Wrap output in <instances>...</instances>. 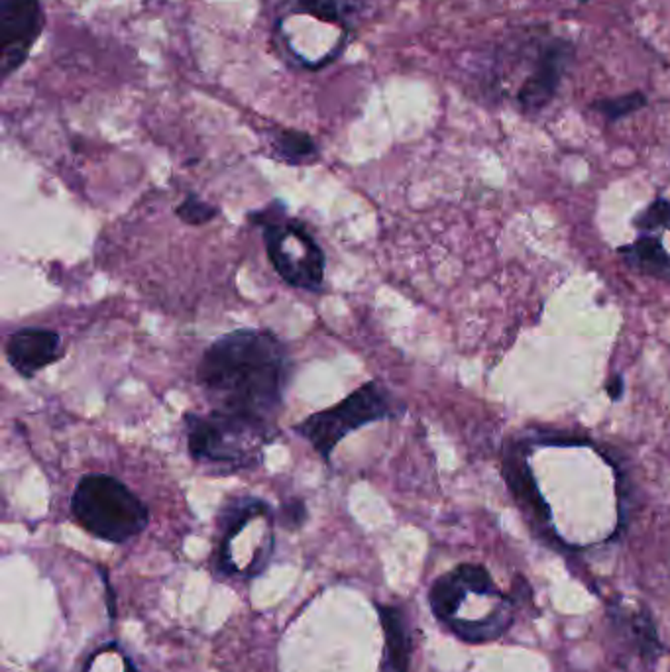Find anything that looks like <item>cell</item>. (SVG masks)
<instances>
[{
	"mask_svg": "<svg viewBox=\"0 0 670 672\" xmlns=\"http://www.w3.org/2000/svg\"><path fill=\"white\" fill-rule=\"evenodd\" d=\"M274 513L272 508L260 498H235L230 499L218 515V549H216V568L218 572H225V568L232 561V557L238 552L242 542H246L250 551V559L254 566V574L264 571L272 552L256 547L254 542H248V535H252L256 529H260L264 523L272 521Z\"/></svg>",
	"mask_w": 670,
	"mask_h": 672,
	"instance_id": "6",
	"label": "cell"
},
{
	"mask_svg": "<svg viewBox=\"0 0 670 672\" xmlns=\"http://www.w3.org/2000/svg\"><path fill=\"white\" fill-rule=\"evenodd\" d=\"M466 593L468 588L462 583V578L456 574V571L441 576L433 584L429 593V602L434 615L445 624L453 622L460 610V605L466 600Z\"/></svg>",
	"mask_w": 670,
	"mask_h": 672,
	"instance_id": "14",
	"label": "cell"
},
{
	"mask_svg": "<svg viewBox=\"0 0 670 672\" xmlns=\"http://www.w3.org/2000/svg\"><path fill=\"white\" fill-rule=\"evenodd\" d=\"M504 478L515 501L540 525L550 523V508L539 492L531 467L527 464L523 445H511L504 455Z\"/></svg>",
	"mask_w": 670,
	"mask_h": 672,
	"instance_id": "11",
	"label": "cell"
},
{
	"mask_svg": "<svg viewBox=\"0 0 670 672\" xmlns=\"http://www.w3.org/2000/svg\"><path fill=\"white\" fill-rule=\"evenodd\" d=\"M71 513L85 531L126 542L148 527L150 511L131 488L110 474H87L71 496Z\"/></svg>",
	"mask_w": 670,
	"mask_h": 672,
	"instance_id": "3",
	"label": "cell"
},
{
	"mask_svg": "<svg viewBox=\"0 0 670 672\" xmlns=\"http://www.w3.org/2000/svg\"><path fill=\"white\" fill-rule=\"evenodd\" d=\"M645 105H647V97L639 93V90H633V93L620 95L613 99H600L596 102H591L590 109L602 114L608 122H617V121L625 119V116L641 110Z\"/></svg>",
	"mask_w": 670,
	"mask_h": 672,
	"instance_id": "17",
	"label": "cell"
},
{
	"mask_svg": "<svg viewBox=\"0 0 670 672\" xmlns=\"http://www.w3.org/2000/svg\"><path fill=\"white\" fill-rule=\"evenodd\" d=\"M574 44L564 37H543L535 46L531 68L518 89V105L535 114L547 109L557 97L566 71L574 61Z\"/></svg>",
	"mask_w": 670,
	"mask_h": 672,
	"instance_id": "8",
	"label": "cell"
},
{
	"mask_svg": "<svg viewBox=\"0 0 670 672\" xmlns=\"http://www.w3.org/2000/svg\"><path fill=\"white\" fill-rule=\"evenodd\" d=\"M175 215L187 225H204V223L213 221V218L218 215V209L191 193V195H187L182 205H177Z\"/></svg>",
	"mask_w": 670,
	"mask_h": 672,
	"instance_id": "19",
	"label": "cell"
},
{
	"mask_svg": "<svg viewBox=\"0 0 670 672\" xmlns=\"http://www.w3.org/2000/svg\"><path fill=\"white\" fill-rule=\"evenodd\" d=\"M633 226L639 236L617 250L622 260L637 274L670 281V250L665 242L670 240V201H653L635 216Z\"/></svg>",
	"mask_w": 670,
	"mask_h": 672,
	"instance_id": "7",
	"label": "cell"
},
{
	"mask_svg": "<svg viewBox=\"0 0 670 672\" xmlns=\"http://www.w3.org/2000/svg\"><path fill=\"white\" fill-rule=\"evenodd\" d=\"M511 610H497L482 619H453L446 625L468 643H486L501 637L511 625Z\"/></svg>",
	"mask_w": 670,
	"mask_h": 672,
	"instance_id": "13",
	"label": "cell"
},
{
	"mask_svg": "<svg viewBox=\"0 0 670 672\" xmlns=\"http://www.w3.org/2000/svg\"><path fill=\"white\" fill-rule=\"evenodd\" d=\"M124 668H126V672H138V670L134 668V665H132L131 661H128V658L124 661Z\"/></svg>",
	"mask_w": 670,
	"mask_h": 672,
	"instance_id": "22",
	"label": "cell"
},
{
	"mask_svg": "<svg viewBox=\"0 0 670 672\" xmlns=\"http://www.w3.org/2000/svg\"><path fill=\"white\" fill-rule=\"evenodd\" d=\"M187 450L221 474L250 470L264 460V450L277 436L276 423L213 409L209 415L183 417Z\"/></svg>",
	"mask_w": 670,
	"mask_h": 672,
	"instance_id": "2",
	"label": "cell"
},
{
	"mask_svg": "<svg viewBox=\"0 0 670 672\" xmlns=\"http://www.w3.org/2000/svg\"><path fill=\"white\" fill-rule=\"evenodd\" d=\"M455 571L462 578V583L466 584L468 592L478 593V596H497L494 580L482 564H460Z\"/></svg>",
	"mask_w": 670,
	"mask_h": 672,
	"instance_id": "18",
	"label": "cell"
},
{
	"mask_svg": "<svg viewBox=\"0 0 670 672\" xmlns=\"http://www.w3.org/2000/svg\"><path fill=\"white\" fill-rule=\"evenodd\" d=\"M295 8L327 24L346 26L356 15V0H295Z\"/></svg>",
	"mask_w": 670,
	"mask_h": 672,
	"instance_id": "16",
	"label": "cell"
},
{
	"mask_svg": "<svg viewBox=\"0 0 670 672\" xmlns=\"http://www.w3.org/2000/svg\"><path fill=\"white\" fill-rule=\"evenodd\" d=\"M272 150L276 158L289 165H307L319 158L317 142L299 131H279L272 138Z\"/></svg>",
	"mask_w": 670,
	"mask_h": 672,
	"instance_id": "15",
	"label": "cell"
},
{
	"mask_svg": "<svg viewBox=\"0 0 670 672\" xmlns=\"http://www.w3.org/2000/svg\"><path fill=\"white\" fill-rule=\"evenodd\" d=\"M283 513H286V515L289 517V523H291L293 527L301 525V521L305 520V506H303V501L293 499V501L289 503V506L283 508Z\"/></svg>",
	"mask_w": 670,
	"mask_h": 672,
	"instance_id": "20",
	"label": "cell"
},
{
	"mask_svg": "<svg viewBox=\"0 0 670 672\" xmlns=\"http://www.w3.org/2000/svg\"><path fill=\"white\" fill-rule=\"evenodd\" d=\"M40 0H0V77L10 79L26 59L44 30Z\"/></svg>",
	"mask_w": 670,
	"mask_h": 672,
	"instance_id": "9",
	"label": "cell"
},
{
	"mask_svg": "<svg viewBox=\"0 0 670 672\" xmlns=\"http://www.w3.org/2000/svg\"><path fill=\"white\" fill-rule=\"evenodd\" d=\"M380 619L385 635L380 672H407L411 658V637L402 610L393 605H380Z\"/></svg>",
	"mask_w": 670,
	"mask_h": 672,
	"instance_id": "12",
	"label": "cell"
},
{
	"mask_svg": "<svg viewBox=\"0 0 670 672\" xmlns=\"http://www.w3.org/2000/svg\"><path fill=\"white\" fill-rule=\"evenodd\" d=\"M291 373L288 346L272 331L240 329L203 352L197 383L213 409L276 423Z\"/></svg>",
	"mask_w": 670,
	"mask_h": 672,
	"instance_id": "1",
	"label": "cell"
},
{
	"mask_svg": "<svg viewBox=\"0 0 670 672\" xmlns=\"http://www.w3.org/2000/svg\"><path fill=\"white\" fill-rule=\"evenodd\" d=\"M260 225L267 260L279 278L291 288L320 291L325 281V252L320 250L311 232L299 221L274 218L267 209L250 216Z\"/></svg>",
	"mask_w": 670,
	"mask_h": 672,
	"instance_id": "5",
	"label": "cell"
},
{
	"mask_svg": "<svg viewBox=\"0 0 670 672\" xmlns=\"http://www.w3.org/2000/svg\"><path fill=\"white\" fill-rule=\"evenodd\" d=\"M61 339L56 331L26 327L10 334L6 358L22 378H32L61 356Z\"/></svg>",
	"mask_w": 670,
	"mask_h": 672,
	"instance_id": "10",
	"label": "cell"
},
{
	"mask_svg": "<svg viewBox=\"0 0 670 672\" xmlns=\"http://www.w3.org/2000/svg\"><path fill=\"white\" fill-rule=\"evenodd\" d=\"M403 411L405 407L382 382H368L340 404L313 413L301 423L293 425V433L305 438L319 452L320 458L330 464L334 448L346 435L370 423L399 417Z\"/></svg>",
	"mask_w": 670,
	"mask_h": 672,
	"instance_id": "4",
	"label": "cell"
},
{
	"mask_svg": "<svg viewBox=\"0 0 670 672\" xmlns=\"http://www.w3.org/2000/svg\"><path fill=\"white\" fill-rule=\"evenodd\" d=\"M605 392L610 394V397L613 399V402H617V399H622V395H623V378L622 376H613L610 380V383L605 385Z\"/></svg>",
	"mask_w": 670,
	"mask_h": 672,
	"instance_id": "21",
	"label": "cell"
}]
</instances>
